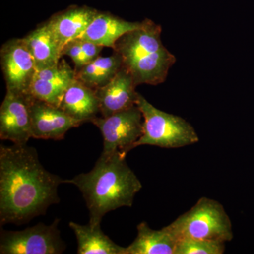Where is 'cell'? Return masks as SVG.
Listing matches in <instances>:
<instances>
[{"label":"cell","mask_w":254,"mask_h":254,"mask_svg":"<svg viewBox=\"0 0 254 254\" xmlns=\"http://www.w3.org/2000/svg\"><path fill=\"white\" fill-rule=\"evenodd\" d=\"M137 236L125 254H175L178 240L168 225L153 230L146 222L137 226Z\"/></svg>","instance_id":"2e32d148"},{"label":"cell","mask_w":254,"mask_h":254,"mask_svg":"<svg viewBox=\"0 0 254 254\" xmlns=\"http://www.w3.org/2000/svg\"><path fill=\"white\" fill-rule=\"evenodd\" d=\"M98 11L89 6H71L53 15L46 22L63 50L66 43L83 34Z\"/></svg>","instance_id":"4fadbf2b"},{"label":"cell","mask_w":254,"mask_h":254,"mask_svg":"<svg viewBox=\"0 0 254 254\" xmlns=\"http://www.w3.org/2000/svg\"><path fill=\"white\" fill-rule=\"evenodd\" d=\"M122 68L120 56L114 53L111 56H99L76 71V78L86 86L98 89L105 86Z\"/></svg>","instance_id":"d6986e66"},{"label":"cell","mask_w":254,"mask_h":254,"mask_svg":"<svg viewBox=\"0 0 254 254\" xmlns=\"http://www.w3.org/2000/svg\"><path fill=\"white\" fill-rule=\"evenodd\" d=\"M177 240L230 242L233 239L230 216L218 200L202 197L190 210L168 225Z\"/></svg>","instance_id":"277c9868"},{"label":"cell","mask_w":254,"mask_h":254,"mask_svg":"<svg viewBox=\"0 0 254 254\" xmlns=\"http://www.w3.org/2000/svg\"><path fill=\"white\" fill-rule=\"evenodd\" d=\"M225 251V242L185 240L179 241L175 254H222Z\"/></svg>","instance_id":"44dd1931"},{"label":"cell","mask_w":254,"mask_h":254,"mask_svg":"<svg viewBox=\"0 0 254 254\" xmlns=\"http://www.w3.org/2000/svg\"><path fill=\"white\" fill-rule=\"evenodd\" d=\"M161 33L160 25L145 18L141 27L125 33L115 43L114 53L137 86L163 83L176 63V57L163 46Z\"/></svg>","instance_id":"3957f363"},{"label":"cell","mask_w":254,"mask_h":254,"mask_svg":"<svg viewBox=\"0 0 254 254\" xmlns=\"http://www.w3.org/2000/svg\"><path fill=\"white\" fill-rule=\"evenodd\" d=\"M59 108L82 123L91 122L100 113L99 102L95 90L76 78L64 93Z\"/></svg>","instance_id":"9a60e30c"},{"label":"cell","mask_w":254,"mask_h":254,"mask_svg":"<svg viewBox=\"0 0 254 254\" xmlns=\"http://www.w3.org/2000/svg\"><path fill=\"white\" fill-rule=\"evenodd\" d=\"M126 156L121 153L101 154L91 171L64 180L81 192L89 210L88 223L100 225L107 213L133 205L142 184L127 163Z\"/></svg>","instance_id":"7a4b0ae2"},{"label":"cell","mask_w":254,"mask_h":254,"mask_svg":"<svg viewBox=\"0 0 254 254\" xmlns=\"http://www.w3.org/2000/svg\"><path fill=\"white\" fill-rule=\"evenodd\" d=\"M77 240L78 254H125L126 247L117 245L101 230L100 225L69 222Z\"/></svg>","instance_id":"ac0fdd59"},{"label":"cell","mask_w":254,"mask_h":254,"mask_svg":"<svg viewBox=\"0 0 254 254\" xmlns=\"http://www.w3.org/2000/svg\"><path fill=\"white\" fill-rule=\"evenodd\" d=\"M141 26L142 21L130 22L110 13L98 11L91 24L78 38L113 49L116 42L125 33Z\"/></svg>","instance_id":"5bb4252c"},{"label":"cell","mask_w":254,"mask_h":254,"mask_svg":"<svg viewBox=\"0 0 254 254\" xmlns=\"http://www.w3.org/2000/svg\"><path fill=\"white\" fill-rule=\"evenodd\" d=\"M136 86L129 73L122 66L108 84L95 90L100 115L106 118L136 105L139 95L136 91Z\"/></svg>","instance_id":"7c38bea8"},{"label":"cell","mask_w":254,"mask_h":254,"mask_svg":"<svg viewBox=\"0 0 254 254\" xmlns=\"http://www.w3.org/2000/svg\"><path fill=\"white\" fill-rule=\"evenodd\" d=\"M30 95L6 91L0 108V138L27 144L32 138Z\"/></svg>","instance_id":"9c48e42d"},{"label":"cell","mask_w":254,"mask_h":254,"mask_svg":"<svg viewBox=\"0 0 254 254\" xmlns=\"http://www.w3.org/2000/svg\"><path fill=\"white\" fill-rule=\"evenodd\" d=\"M0 60L6 90L17 94L29 95L37 68L23 38L6 41L0 50Z\"/></svg>","instance_id":"ba28073f"},{"label":"cell","mask_w":254,"mask_h":254,"mask_svg":"<svg viewBox=\"0 0 254 254\" xmlns=\"http://www.w3.org/2000/svg\"><path fill=\"white\" fill-rule=\"evenodd\" d=\"M23 38L34 59L37 70L55 66L63 58V50L47 22Z\"/></svg>","instance_id":"e0dca14e"},{"label":"cell","mask_w":254,"mask_h":254,"mask_svg":"<svg viewBox=\"0 0 254 254\" xmlns=\"http://www.w3.org/2000/svg\"><path fill=\"white\" fill-rule=\"evenodd\" d=\"M103 47L91 42L76 38L64 46L62 55L69 57L75 65V71L91 63L100 56Z\"/></svg>","instance_id":"ffe728a7"},{"label":"cell","mask_w":254,"mask_h":254,"mask_svg":"<svg viewBox=\"0 0 254 254\" xmlns=\"http://www.w3.org/2000/svg\"><path fill=\"white\" fill-rule=\"evenodd\" d=\"M29 102L33 138L60 141L64 139L68 130L83 124L59 107L36 99L31 95Z\"/></svg>","instance_id":"30bf717a"},{"label":"cell","mask_w":254,"mask_h":254,"mask_svg":"<svg viewBox=\"0 0 254 254\" xmlns=\"http://www.w3.org/2000/svg\"><path fill=\"white\" fill-rule=\"evenodd\" d=\"M64 180L42 165L27 144L0 145V225L26 223L60 203Z\"/></svg>","instance_id":"6da1fadb"},{"label":"cell","mask_w":254,"mask_h":254,"mask_svg":"<svg viewBox=\"0 0 254 254\" xmlns=\"http://www.w3.org/2000/svg\"><path fill=\"white\" fill-rule=\"evenodd\" d=\"M99 128L103 137L101 154L121 153L127 155L143 133V118L137 105L109 117L97 116L91 121Z\"/></svg>","instance_id":"8992f818"},{"label":"cell","mask_w":254,"mask_h":254,"mask_svg":"<svg viewBox=\"0 0 254 254\" xmlns=\"http://www.w3.org/2000/svg\"><path fill=\"white\" fill-rule=\"evenodd\" d=\"M136 105L143 115V133L133 148L148 145L179 148L199 141L195 128L185 119L155 108L141 94Z\"/></svg>","instance_id":"5b68a950"},{"label":"cell","mask_w":254,"mask_h":254,"mask_svg":"<svg viewBox=\"0 0 254 254\" xmlns=\"http://www.w3.org/2000/svg\"><path fill=\"white\" fill-rule=\"evenodd\" d=\"M60 219L51 225L40 222L20 231L1 230V254H60L66 250L59 230Z\"/></svg>","instance_id":"52a82bcc"},{"label":"cell","mask_w":254,"mask_h":254,"mask_svg":"<svg viewBox=\"0 0 254 254\" xmlns=\"http://www.w3.org/2000/svg\"><path fill=\"white\" fill-rule=\"evenodd\" d=\"M76 79V71L64 59L52 67L37 70L29 95L36 99L59 107L64 93Z\"/></svg>","instance_id":"8fae6325"}]
</instances>
